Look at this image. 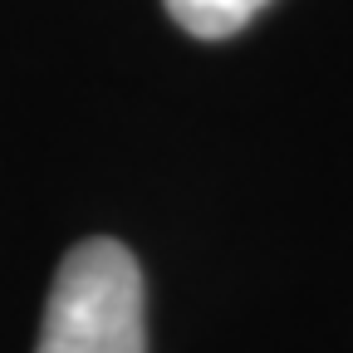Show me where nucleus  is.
<instances>
[{"label":"nucleus","instance_id":"1","mask_svg":"<svg viewBox=\"0 0 353 353\" xmlns=\"http://www.w3.org/2000/svg\"><path fill=\"white\" fill-rule=\"evenodd\" d=\"M34 353H148L143 270L128 245L99 236L64 255Z\"/></svg>","mask_w":353,"mask_h":353},{"label":"nucleus","instance_id":"2","mask_svg":"<svg viewBox=\"0 0 353 353\" xmlns=\"http://www.w3.org/2000/svg\"><path fill=\"white\" fill-rule=\"evenodd\" d=\"M270 0H167L172 20L196 39H226L236 30H245Z\"/></svg>","mask_w":353,"mask_h":353}]
</instances>
